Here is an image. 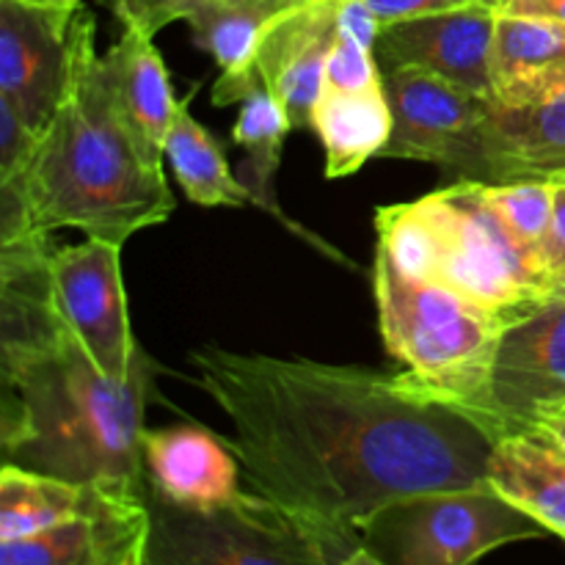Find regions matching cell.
<instances>
[{"instance_id": "6da1fadb", "label": "cell", "mask_w": 565, "mask_h": 565, "mask_svg": "<svg viewBox=\"0 0 565 565\" xmlns=\"http://www.w3.org/2000/svg\"><path fill=\"white\" fill-rule=\"evenodd\" d=\"M232 423L252 491L340 533L414 494L489 486L494 441L463 414L412 395L401 373L235 353H191Z\"/></svg>"}, {"instance_id": "7a4b0ae2", "label": "cell", "mask_w": 565, "mask_h": 565, "mask_svg": "<svg viewBox=\"0 0 565 565\" xmlns=\"http://www.w3.org/2000/svg\"><path fill=\"white\" fill-rule=\"evenodd\" d=\"M50 257V235L0 246L3 463L143 497L152 367L116 381L92 362L55 309Z\"/></svg>"}, {"instance_id": "3957f363", "label": "cell", "mask_w": 565, "mask_h": 565, "mask_svg": "<svg viewBox=\"0 0 565 565\" xmlns=\"http://www.w3.org/2000/svg\"><path fill=\"white\" fill-rule=\"evenodd\" d=\"M94 36L97 22L81 6L72 20L70 83L28 174V191L39 230L72 226L125 246L136 232L169 221L177 202L163 166L143 154L121 116Z\"/></svg>"}, {"instance_id": "277c9868", "label": "cell", "mask_w": 565, "mask_h": 565, "mask_svg": "<svg viewBox=\"0 0 565 565\" xmlns=\"http://www.w3.org/2000/svg\"><path fill=\"white\" fill-rule=\"evenodd\" d=\"M147 565H342L359 535L298 516L257 491L218 508H182L147 489Z\"/></svg>"}, {"instance_id": "5b68a950", "label": "cell", "mask_w": 565, "mask_h": 565, "mask_svg": "<svg viewBox=\"0 0 565 565\" xmlns=\"http://www.w3.org/2000/svg\"><path fill=\"white\" fill-rule=\"evenodd\" d=\"M401 381L412 395L472 419L491 441L524 434L565 408V301L546 298L508 323L469 381L445 390H419L403 373Z\"/></svg>"}, {"instance_id": "8992f818", "label": "cell", "mask_w": 565, "mask_h": 565, "mask_svg": "<svg viewBox=\"0 0 565 565\" xmlns=\"http://www.w3.org/2000/svg\"><path fill=\"white\" fill-rule=\"evenodd\" d=\"M373 287L386 351L406 364L403 379L419 390H445L478 375L505 329L461 292L403 274L381 248Z\"/></svg>"}, {"instance_id": "52a82bcc", "label": "cell", "mask_w": 565, "mask_h": 565, "mask_svg": "<svg viewBox=\"0 0 565 565\" xmlns=\"http://www.w3.org/2000/svg\"><path fill=\"white\" fill-rule=\"evenodd\" d=\"M546 535L489 483L392 502L359 527V544L386 565H475L500 546Z\"/></svg>"}, {"instance_id": "ba28073f", "label": "cell", "mask_w": 565, "mask_h": 565, "mask_svg": "<svg viewBox=\"0 0 565 565\" xmlns=\"http://www.w3.org/2000/svg\"><path fill=\"white\" fill-rule=\"evenodd\" d=\"M436 226V285L461 292L502 323L544 303V276L524 259L500 226L480 182L458 180L419 199Z\"/></svg>"}, {"instance_id": "9c48e42d", "label": "cell", "mask_w": 565, "mask_h": 565, "mask_svg": "<svg viewBox=\"0 0 565 565\" xmlns=\"http://www.w3.org/2000/svg\"><path fill=\"white\" fill-rule=\"evenodd\" d=\"M384 92L392 108V136L381 158L425 160L461 180L478 177L489 97L414 66L384 72Z\"/></svg>"}, {"instance_id": "30bf717a", "label": "cell", "mask_w": 565, "mask_h": 565, "mask_svg": "<svg viewBox=\"0 0 565 565\" xmlns=\"http://www.w3.org/2000/svg\"><path fill=\"white\" fill-rule=\"evenodd\" d=\"M121 246L88 241L53 248L50 281L53 301L66 329L108 379L127 381L147 362L132 334L121 285Z\"/></svg>"}, {"instance_id": "8fae6325", "label": "cell", "mask_w": 565, "mask_h": 565, "mask_svg": "<svg viewBox=\"0 0 565 565\" xmlns=\"http://www.w3.org/2000/svg\"><path fill=\"white\" fill-rule=\"evenodd\" d=\"M285 0H114L121 25H138L154 36L171 22H185L193 42L213 55L221 75L213 86V105L243 103L265 86L254 70V47L263 28L285 11Z\"/></svg>"}, {"instance_id": "7c38bea8", "label": "cell", "mask_w": 565, "mask_h": 565, "mask_svg": "<svg viewBox=\"0 0 565 565\" xmlns=\"http://www.w3.org/2000/svg\"><path fill=\"white\" fill-rule=\"evenodd\" d=\"M75 11L39 0H0V103L47 132L66 94Z\"/></svg>"}, {"instance_id": "4fadbf2b", "label": "cell", "mask_w": 565, "mask_h": 565, "mask_svg": "<svg viewBox=\"0 0 565 565\" xmlns=\"http://www.w3.org/2000/svg\"><path fill=\"white\" fill-rule=\"evenodd\" d=\"M500 11L486 3L417 17L381 28L375 39V61L381 72L397 66L434 72L478 97L494 99L491 61Z\"/></svg>"}, {"instance_id": "5bb4252c", "label": "cell", "mask_w": 565, "mask_h": 565, "mask_svg": "<svg viewBox=\"0 0 565 565\" xmlns=\"http://www.w3.org/2000/svg\"><path fill=\"white\" fill-rule=\"evenodd\" d=\"M340 31V0H298L263 28L254 70L281 103L296 130H312L323 94L326 61Z\"/></svg>"}, {"instance_id": "9a60e30c", "label": "cell", "mask_w": 565, "mask_h": 565, "mask_svg": "<svg viewBox=\"0 0 565 565\" xmlns=\"http://www.w3.org/2000/svg\"><path fill=\"white\" fill-rule=\"evenodd\" d=\"M147 494H110L72 522L0 541V565H147Z\"/></svg>"}, {"instance_id": "2e32d148", "label": "cell", "mask_w": 565, "mask_h": 565, "mask_svg": "<svg viewBox=\"0 0 565 565\" xmlns=\"http://www.w3.org/2000/svg\"><path fill=\"white\" fill-rule=\"evenodd\" d=\"M565 180V86L524 105L491 99L475 182Z\"/></svg>"}, {"instance_id": "e0dca14e", "label": "cell", "mask_w": 565, "mask_h": 565, "mask_svg": "<svg viewBox=\"0 0 565 565\" xmlns=\"http://www.w3.org/2000/svg\"><path fill=\"white\" fill-rule=\"evenodd\" d=\"M143 475L147 489L182 508H218L237 500L241 463L226 441L202 425L143 434Z\"/></svg>"}, {"instance_id": "ac0fdd59", "label": "cell", "mask_w": 565, "mask_h": 565, "mask_svg": "<svg viewBox=\"0 0 565 565\" xmlns=\"http://www.w3.org/2000/svg\"><path fill=\"white\" fill-rule=\"evenodd\" d=\"M119 42L103 55L116 105L130 125L132 136L141 143L143 154L152 163L163 166L166 138L174 121L177 103L171 92L169 70L163 55L154 47V36H149L138 25H121Z\"/></svg>"}, {"instance_id": "d6986e66", "label": "cell", "mask_w": 565, "mask_h": 565, "mask_svg": "<svg viewBox=\"0 0 565 565\" xmlns=\"http://www.w3.org/2000/svg\"><path fill=\"white\" fill-rule=\"evenodd\" d=\"M494 103L524 105L565 86V25L541 17H497Z\"/></svg>"}, {"instance_id": "ffe728a7", "label": "cell", "mask_w": 565, "mask_h": 565, "mask_svg": "<svg viewBox=\"0 0 565 565\" xmlns=\"http://www.w3.org/2000/svg\"><path fill=\"white\" fill-rule=\"evenodd\" d=\"M312 130L326 152V177H351L381 158L392 136V108L384 86L364 92H334L323 88L315 105Z\"/></svg>"}, {"instance_id": "44dd1931", "label": "cell", "mask_w": 565, "mask_h": 565, "mask_svg": "<svg viewBox=\"0 0 565 565\" xmlns=\"http://www.w3.org/2000/svg\"><path fill=\"white\" fill-rule=\"evenodd\" d=\"M489 483L565 541V456L533 436H505L491 450Z\"/></svg>"}, {"instance_id": "7402d4cb", "label": "cell", "mask_w": 565, "mask_h": 565, "mask_svg": "<svg viewBox=\"0 0 565 565\" xmlns=\"http://www.w3.org/2000/svg\"><path fill=\"white\" fill-rule=\"evenodd\" d=\"M121 491L92 483L50 478L3 463L0 472V541L31 539V535L72 522L103 505Z\"/></svg>"}, {"instance_id": "603a6c76", "label": "cell", "mask_w": 565, "mask_h": 565, "mask_svg": "<svg viewBox=\"0 0 565 565\" xmlns=\"http://www.w3.org/2000/svg\"><path fill=\"white\" fill-rule=\"evenodd\" d=\"M296 130L287 116V110L281 108L279 99L268 92L265 86L254 88L246 99L241 103V114H237L235 127H232V138L235 143H241L246 149V160L241 166V182L252 193V204L268 210L274 218H279L281 224L290 226L292 232L303 237V241L315 243L323 254L329 257L342 259V254H337L334 248L320 243L312 232H307L303 226H298L296 221L287 218L285 213L276 204L274 193V177L279 169L281 149H285V138Z\"/></svg>"}, {"instance_id": "cb8c5ba5", "label": "cell", "mask_w": 565, "mask_h": 565, "mask_svg": "<svg viewBox=\"0 0 565 565\" xmlns=\"http://www.w3.org/2000/svg\"><path fill=\"white\" fill-rule=\"evenodd\" d=\"M196 86L185 99L177 103L174 121L166 138V158L174 169L177 182L193 204L202 207H243L252 204V193L235 177L226 160L224 143L191 114V99Z\"/></svg>"}, {"instance_id": "d4e9b609", "label": "cell", "mask_w": 565, "mask_h": 565, "mask_svg": "<svg viewBox=\"0 0 565 565\" xmlns=\"http://www.w3.org/2000/svg\"><path fill=\"white\" fill-rule=\"evenodd\" d=\"M557 180L480 182V196L494 213L513 246L546 279V241H550L552 207Z\"/></svg>"}, {"instance_id": "484cf974", "label": "cell", "mask_w": 565, "mask_h": 565, "mask_svg": "<svg viewBox=\"0 0 565 565\" xmlns=\"http://www.w3.org/2000/svg\"><path fill=\"white\" fill-rule=\"evenodd\" d=\"M381 28L395 25V22L417 20V17L439 14V11L461 9V6L478 3V0H362Z\"/></svg>"}, {"instance_id": "4316f807", "label": "cell", "mask_w": 565, "mask_h": 565, "mask_svg": "<svg viewBox=\"0 0 565 565\" xmlns=\"http://www.w3.org/2000/svg\"><path fill=\"white\" fill-rule=\"evenodd\" d=\"M546 268H550V274L565 268V180L555 182V207H552L550 241H546Z\"/></svg>"}, {"instance_id": "83f0119b", "label": "cell", "mask_w": 565, "mask_h": 565, "mask_svg": "<svg viewBox=\"0 0 565 565\" xmlns=\"http://www.w3.org/2000/svg\"><path fill=\"white\" fill-rule=\"evenodd\" d=\"M497 11L516 17H541V20L565 25V0H502Z\"/></svg>"}, {"instance_id": "f1b7e54d", "label": "cell", "mask_w": 565, "mask_h": 565, "mask_svg": "<svg viewBox=\"0 0 565 565\" xmlns=\"http://www.w3.org/2000/svg\"><path fill=\"white\" fill-rule=\"evenodd\" d=\"M519 436H533V439L544 441L552 450H557L565 456V417H546L533 423L530 428H524V434Z\"/></svg>"}, {"instance_id": "f546056e", "label": "cell", "mask_w": 565, "mask_h": 565, "mask_svg": "<svg viewBox=\"0 0 565 565\" xmlns=\"http://www.w3.org/2000/svg\"><path fill=\"white\" fill-rule=\"evenodd\" d=\"M544 298H557V301H565V268L552 270L544 279Z\"/></svg>"}, {"instance_id": "4dcf8cb0", "label": "cell", "mask_w": 565, "mask_h": 565, "mask_svg": "<svg viewBox=\"0 0 565 565\" xmlns=\"http://www.w3.org/2000/svg\"><path fill=\"white\" fill-rule=\"evenodd\" d=\"M342 565H386V563H381L379 557L373 555V552H367L362 544H359L356 550H353L351 555L345 557V563H342Z\"/></svg>"}, {"instance_id": "1f68e13d", "label": "cell", "mask_w": 565, "mask_h": 565, "mask_svg": "<svg viewBox=\"0 0 565 565\" xmlns=\"http://www.w3.org/2000/svg\"><path fill=\"white\" fill-rule=\"evenodd\" d=\"M39 3L58 6V9H66V11H77L83 6V0H39Z\"/></svg>"}, {"instance_id": "d6a6232c", "label": "cell", "mask_w": 565, "mask_h": 565, "mask_svg": "<svg viewBox=\"0 0 565 565\" xmlns=\"http://www.w3.org/2000/svg\"><path fill=\"white\" fill-rule=\"evenodd\" d=\"M478 3H486V6H494V9H500L502 0H478Z\"/></svg>"}, {"instance_id": "836d02e7", "label": "cell", "mask_w": 565, "mask_h": 565, "mask_svg": "<svg viewBox=\"0 0 565 565\" xmlns=\"http://www.w3.org/2000/svg\"><path fill=\"white\" fill-rule=\"evenodd\" d=\"M285 3H287V6H292V3H298V0H285Z\"/></svg>"}, {"instance_id": "e575fe53", "label": "cell", "mask_w": 565, "mask_h": 565, "mask_svg": "<svg viewBox=\"0 0 565 565\" xmlns=\"http://www.w3.org/2000/svg\"><path fill=\"white\" fill-rule=\"evenodd\" d=\"M555 417H565V408H563V412H561V414H555Z\"/></svg>"}]
</instances>
